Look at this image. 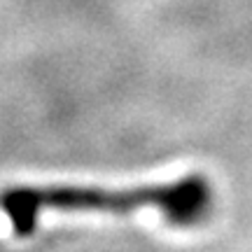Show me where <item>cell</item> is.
<instances>
[{"label": "cell", "instance_id": "cell-1", "mask_svg": "<svg viewBox=\"0 0 252 252\" xmlns=\"http://www.w3.org/2000/svg\"><path fill=\"white\" fill-rule=\"evenodd\" d=\"M213 191L206 178L187 175L171 185H152L135 189H98V187H12L0 194V208L7 213L17 236L33 234L40 213L54 210H105L133 213L138 208H159L173 224H196L208 215Z\"/></svg>", "mask_w": 252, "mask_h": 252}]
</instances>
